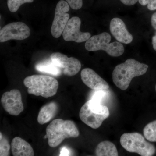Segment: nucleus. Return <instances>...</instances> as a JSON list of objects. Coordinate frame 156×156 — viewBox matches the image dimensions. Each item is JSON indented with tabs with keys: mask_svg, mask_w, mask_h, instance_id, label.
Masks as SVG:
<instances>
[{
	"mask_svg": "<svg viewBox=\"0 0 156 156\" xmlns=\"http://www.w3.org/2000/svg\"><path fill=\"white\" fill-rule=\"evenodd\" d=\"M70 6L66 1L61 0L56 5L54 20L51 28V33L56 38L59 37L62 34L69 20L68 13Z\"/></svg>",
	"mask_w": 156,
	"mask_h": 156,
	"instance_id": "8",
	"label": "nucleus"
},
{
	"mask_svg": "<svg viewBox=\"0 0 156 156\" xmlns=\"http://www.w3.org/2000/svg\"><path fill=\"white\" fill-rule=\"evenodd\" d=\"M58 106L55 102H50L42 107L39 112L37 122L41 125L49 122L55 117L58 111Z\"/></svg>",
	"mask_w": 156,
	"mask_h": 156,
	"instance_id": "15",
	"label": "nucleus"
},
{
	"mask_svg": "<svg viewBox=\"0 0 156 156\" xmlns=\"http://www.w3.org/2000/svg\"><path fill=\"white\" fill-rule=\"evenodd\" d=\"M1 102L5 111L11 115H18L24 110L21 93L17 89L5 92L2 95Z\"/></svg>",
	"mask_w": 156,
	"mask_h": 156,
	"instance_id": "11",
	"label": "nucleus"
},
{
	"mask_svg": "<svg viewBox=\"0 0 156 156\" xmlns=\"http://www.w3.org/2000/svg\"><path fill=\"white\" fill-rule=\"evenodd\" d=\"M151 23L152 26L156 30V12L154 13L151 18Z\"/></svg>",
	"mask_w": 156,
	"mask_h": 156,
	"instance_id": "24",
	"label": "nucleus"
},
{
	"mask_svg": "<svg viewBox=\"0 0 156 156\" xmlns=\"http://www.w3.org/2000/svg\"><path fill=\"white\" fill-rule=\"evenodd\" d=\"M142 134L137 132L125 133L120 138V143L127 151L135 153L141 156H153L155 147L147 141Z\"/></svg>",
	"mask_w": 156,
	"mask_h": 156,
	"instance_id": "5",
	"label": "nucleus"
},
{
	"mask_svg": "<svg viewBox=\"0 0 156 156\" xmlns=\"http://www.w3.org/2000/svg\"><path fill=\"white\" fill-rule=\"evenodd\" d=\"M36 69L40 72L47 73L54 76L61 75V69L53 63L50 59L44 60L39 62L36 65Z\"/></svg>",
	"mask_w": 156,
	"mask_h": 156,
	"instance_id": "17",
	"label": "nucleus"
},
{
	"mask_svg": "<svg viewBox=\"0 0 156 156\" xmlns=\"http://www.w3.org/2000/svg\"><path fill=\"white\" fill-rule=\"evenodd\" d=\"M146 139L151 142H156V120L147 124L143 130Z\"/></svg>",
	"mask_w": 156,
	"mask_h": 156,
	"instance_id": "18",
	"label": "nucleus"
},
{
	"mask_svg": "<svg viewBox=\"0 0 156 156\" xmlns=\"http://www.w3.org/2000/svg\"><path fill=\"white\" fill-rule=\"evenodd\" d=\"M34 0H8V7L9 11L14 13L18 11L20 7L25 3H32Z\"/></svg>",
	"mask_w": 156,
	"mask_h": 156,
	"instance_id": "19",
	"label": "nucleus"
},
{
	"mask_svg": "<svg viewBox=\"0 0 156 156\" xmlns=\"http://www.w3.org/2000/svg\"><path fill=\"white\" fill-rule=\"evenodd\" d=\"M110 30L116 40L120 43L129 44L133 41V36L127 30L125 23L120 18H114L112 20Z\"/></svg>",
	"mask_w": 156,
	"mask_h": 156,
	"instance_id": "13",
	"label": "nucleus"
},
{
	"mask_svg": "<svg viewBox=\"0 0 156 156\" xmlns=\"http://www.w3.org/2000/svg\"><path fill=\"white\" fill-rule=\"evenodd\" d=\"M81 77L86 86L95 91L105 90L109 89L108 84L91 69L87 68L82 70Z\"/></svg>",
	"mask_w": 156,
	"mask_h": 156,
	"instance_id": "12",
	"label": "nucleus"
},
{
	"mask_svg": "<svg viewBox=\"0 0 156 156\" xmlns=\"http://www.w3.org/2000/svg\"><path fill=\"white\" fill-rule=\"evenodd\" d=\"M50 58L56 66L61 69L64 75L73 76L80 70V62L74 57H68L62 53L56 52L50 56Z\"/></svg>",
	"mask_w": 156,
	"mask_h": 156,
	"instance_id": "9",
	"label": "nucleus"
},
{
	"mask_svg": "<svg viewBox=\"0 0 156 156\" xmlns=\"http://www.w3.org/2000/svg\"><path fill=\"white\" fill-rule=\"evenodd\" d=\"M46 135L49 146L56 147L66 138L78 137L80 132L73 121L56 119L53 120L47 127Z\"/></svg>",
	"mask_w": 156,
	"mask_h": 156,
	"instance_id": "2",
	"label": "nucleus"
},
{
	"mask_svg": "<svg viewBox=\"0 0 156 156\" xmlns=\"http://www.w3.org/2000/svg\"><path fill=\"white\" fill-rule=\"evenodd\" d=\"M30 30L28 26L21 22H12L7 24L0 30V42L10 40H25L30 35Z\"/></svg>",
	"mask_w": 156,
	"mask_h": 156,
	"instance_id": "7",
	"label": "nucleus"
},
{
	"mask_svg": "<svg viewBox=\"0 0 156 156\" xmlns=\"http://www.w3.org/2000/svg\"><path fill=\"white\" fill-rule=\"evenodd\" d=\"M70 7L73 10H79L83 6V0H66Z\"/></svg>",
	"mask_w": 156,
	"mask_h": 156,
	"instance_id": "22",
	"label": "nucleus"
},
{
	"mask_svg": "<svg viewBox=\"0 0 156 156\" xmlns=\"http://www.w3.org/2000/svg\"><path fill=\"white\" fill-rule=\"evenodd\" d=\"M124 5L127 6H132L135 5L138 0H120Z\"/></svg>",
	"mask_w": 156,
	"mask_h": 156,
	"instance_id": "23",
	"label": "nucleus"
},
{
	"mask_svg": "<svg viewBox=\"0 0 156 156\" xmlns=\"http://www.w3.org/2000/svg\"><path fill=\"white\" fill-rule=\"evenodd\" d=\"M29 94L48 98L56 95L58 88V81L55 78L43 75H34L27 77L23 81Z\"/></svg>",
	"mask_w": 156,
	"mask_h": 156,
	"instance_id": "3",
	"label": "nucleus"
},
{
	"mask_svg": "<svg viewBox=\"0 0 156 156\" xmlns=\"http://www.w3.org/2000/svg\"><path fill=\"white\" fill-rule=\"evenodd\" d=\"M60 154L61 155L67 156L69 155V151L67 148L63 147L61 149V152H60Z\"/></svg>",
	"mask_w": 156,
	"mask_h": 156,
	"instance_id": "25",
	"label": "nucleus"
},
{
	"mask_svg": "<svg viewBox=\"0 0 156 156\" xmlns=\"http://www.w3.org/2000/svg\"><path fill=\"white\" fill-rule=\"evenodd\" d=\"M152 44L154 50L156 51V34L153 37L152 39Z\"/></svg>",
	"mask_w": 156,
	"mask_h": 156,
	"instance_id": "26",
	"label": "nucleus"
},
{
	"mask_svg": "<svg viewBox=\"0 0 156 156\" xmlns=\"http://www.w3.org/2000/svg\"><path fill=\"white\" fill-rule=\"evenodd\" d=\"M95 155L98 156H118L115 145L110 141L105 140L98 144L95 149Z\"/></svg>",
	"mask_w": 156,
	"mask_h": 156,
	"instance_id": "16",
	"label": "nucleus"
},
{
	"mask_svg": "<svg viewBox=\"0 0 156 156\" xmlns=\"http://www.w3.org/2000/svg\"><path fill=\"white\" fill-rule=\"evenodd\" d=\"M111 41V36L109 34L102 33L93 36L87 40L85 44V48L89 51L103 50L113 57L122 55L125 51L123 45L119 42L110 43Z\"/></svg>",
	"mask_w": 156,
	"mask_h": 156,
	"instance_id": "6",
	"label": "nucleus"
},
{
	"mask_svg": "<svg viewBox=\"0 0 156 156\" xmlns=\"http://www.w3.org/2000/svg\"><path fill=\"white\" fill-rule=\"evenodd\" d=\"M148 68L147 65L129 58L115 67L112 73L113 81L118 88L124 91L128 89L133 78L143 75Z\"/></svg>",
	"mask_w": 156,
	"mask_h": 156,
	"instance_id": "1",
	"label": "nucleus"
},
{
	"mask_svg": "<svg viewBox=\"0 0 156 156\" xmlns=\"http://www.w3.org/2000/svg\"><path fill=\"white\" fill-rule=\"evenodd\" d=\"M79 115L83 122L95 129L101 126L110 112L107 107L102 105L100 101L91 98L81 107Z\"/></svg>",
	"mask_w": 156,
	"mask_h": 156,
	"instance_id": "4",
	"label": "nucleus"
},
{
	"mask_svg": "<svg viewBox=\"0 0 156 156\" xmlns=\"http://www.w3.org/2000/svg\"><path fill=\"white\" fill-rule=\"evenodd\" d=\"M10 148L11 146L8 140L3 136L0 138V156L10 155Z\"/></svg>",
	"mask_w": 156,
	"mask_h": 156,
	"instance_id": "20",
	"label": "nucleus"
},
{
	"mask_svg": "<svg viewBox=\"0 0 156 156\" xmlns=\"http://www.w3.org/2000/svg\"><path fill=\"white\" fill-rule=\"evenodd\" d=\"M11 151L14 156H33V149L29 143L20 137H15L11 142Z\"/></svg>",
	"mask_w": 156,
	"mask_h": 156,
	"instance_id": "14",
	"label": "nucleus"
},
{
	"mask_svg": "<svg viewBox=\"0 0 156 156\" xmlns=\"http://www.w3.org/2000/svg\"><path fill=\"white\" fill-rule=\"evenodd\" d=\"M81 24V20L79 17H73L69 20L62 34L65 41L80 43L87 41L91 37L89 33L82 32L80 30Z\"/></svg>",
	"mask_w": 156,
	"mask_h": 156,
	"instance_id": "10",
	"label": "nucleus"
},
{
	"mask_svg": "<svg viewBox=\"0 0 156 156\" xmlns=\"http://www.w3.org/2000/svg\"><path fill=\"white\" fill-rule=\"evenodd\" d=\"M155 90H156V86H155Z\"/></svg>",
	"mask_w": 156,
	"mask_h": 156,
	"instance_id": "27",
	"label": "nucleus"
},
{
	"mask_svg": "<svg viewBox=\"0 0 156 156\" xmlns=\"http://www.w3.org/2000/svg\"><path fill=\"white\" fill-rule=\"evenodd\" d=\"M140 5H147V9L150 11L156 10V0H138Z\"/></svg>",
	"mask_w": 156,
	"mask_h": 156,
	"instance_id": "21",
	"label": "nucleus"
}]
</instances>
